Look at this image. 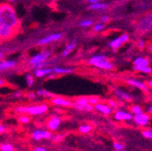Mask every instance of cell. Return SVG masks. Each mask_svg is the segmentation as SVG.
I'll return each mask as SVG.
<instances>
[{
	"label": "cell",
	"mask_w": 152,
	"mask_h": 151,
	"mask_svg": "<svg viewBox=\"0 0 152 151\" xmlns=\"http://www.w3.org/2000/svg\"><path fill=\"white\" fill-rule=\"evenodd\" d=\"M0 25L7 26L15 32L19 29L20 21L12 6L8 4H0Z\"/></svg>",
	"instance_id": "obj_1"
},
{
	"label": "cell",
	"mask_w": 152,
	"mask_h": 151,
	"mask_svg": "<svg viewBox=\"0 0 152 151\" xmlns=\"http://www.w3.org/2000/svg\"><path fill=\"white\" fill-rule=\"evenodd\" d=\"M89 63L100 68V69H103V70H111L113 69L114 65L112 63H110L108 58L104 55H101V54H97V55H93L92 57L89 60Z\"/></svg>",
	"instance_id": "obj_2"
},
{
	"label": "cell",
	"mask_w": 152,
	"mask_h": 151,
	"mask_svg": "<svg viewBox=\"0 0 152 151\" xmlns=\"http://www.w3.org/2000/svg\"><path fill=\"white\" fill-rule=\"evenodd\" d=\"M50 54H51V53L49 51H44V52H42L40 53L36 54L35 56H34L32 59H30L29 63H31L32 65H35V64H38V63H44L49 58Z\"/></svg>",
	"instance_id": "obj_3"
},
{
	"label": "cell",
	"mask_w": 152,
	"mask_h": 151,
	"mask_svg": "<svg viewBox=\"0 0 152 151\" xmlns=\"http://www.w3.org/2000/svg\"><path fill=\"white\" fill-rule=\"evenodd\" d=\"M16 34V32L7 26L0 25V37L2 41H6L8 39H11L12 37Z\"/></svg>",
	"instance_id": "obj_4"
},
{
	"label": "cell",
	"mask_w": 152,
	"mask_h": 151,
	"mask_svg": "<svg viewBox=\"0 0 152 151\" xmlns=\"http://www.w3.org/2000/svg\"><path fill=\"white\" fill-rule=\"evenodd\" d=\"M48 109L47 105H36V106H31L27 107V113L31 115H40L43 113L46 112Z\"/></svg>",
	"instance_id": "obj_5"
},
{
	"label": "cell",
	"mask_w": 152,
	"mask_h": 151,
	"mask_svg": "<svg viewBox=\"0 0 152 151\" xmlns=\"http://www.w3.org/2000/svg\"><path fill=\"white\" fill-rule=\"evenodd\" d=\"M62 36L63 34H52L46 37H45V38L41 39L39 42H38V44H40V45H43V44H46L48 43H51V42H53V41H57V40H59L62 38Z\"/></svg>",
	"instance_id": "obj_6"
},
{
	"label": "cell",
	"mask_w": 152,
	"mask_h": 151,
	"mask_svg": "<svg viewBox=\"0 0 152 151\" xmlns=\"http://www.w3.org/2000/svg\"><path fill=\"white\" fill-rule=\"evenodd\" d=\"M52 137L51 133L49 131H45V130H41V129H37L33 133V138L35 140H39V139H50Z\"/></svg>",
	"instance_id": "obj_7"
},
{
	"label": "cell",
	"mask_w": 152,
	"mask_h": 151,
	"mask_svg": "<svg viewBox=\"0 0 152 151\" xmlns=\"http://www.w3.org/2000/svg\"><path fill=\"white\" fill-rule=\"evenodd\" d=\"M53 73V69L50 68H37L34 70V76L38 78H42Z\"/></svg>",
	"instance_id": "obj_8"
},
{
	"label": "cell",
	"mask_w": 152,
	"mask_h": 151,
	"mask_svg": "<svg viewBox=\"0 0 152 151\" xmlns=\"http://www.w3.org/2000/svg\"><path fill=\"white\" fill-rule=\"evenodd\" d=\"M133 118V116L130 113L122 111V110H117L115 112V119L117 120H130Z\"/></svg>",
	"instance_id": "obj_9"
},
{
	"label": "cell",
	"mask_w": 152,
	"mask_h": 151,
	"mask_svg": "<svg viewBox=\"0 0 152 151\" xmlns=\"http://www.w3.org/2000/svg\"><path fill=\"white\" fill-rule=\"evenodd\" d=\"M134 120L137 124L139 125H142V126H146L148 123V120H149V118L148 115L146 114H143V113H140V114H137L135 117H134Z\"/></svg>",
	"instance_id": "obj_10"
},
{
	"label": "cell",
	"mask_w": 152,
	"mask_h": 151,
	"mask_svg": "<svg viewBox=\"0 0 152 151\" xmlns=\"http://www.w3.org/2000/svg\"><path fill=\"white\" fill-rule=\"evenodd\" d=\"M16 62L13 60H6L3 62H0V71H5L8 69H12L15 67Z\"/></svg>",
	"instance_id": "obj_11"
},
{
	"label": "cell",
	"mask_w": 152,
	"mask_h": 151,
	"mask_svg": "<svg viewBox=\"0 0 152 151\" xmlns=\"http://www.w3.org/2000/svg\"><path fill=\"white\" fill-rule=\"evenodd\" d=\"M127 82H128L129 84L132 85V86H135V87H137V88H140V89H141V90H145V91L148 90L147 85L144 84L141 81L134 80V79H128V80H127Z\"/></svg>",
	"instance_id": "obj_12"
},
{
	"label": "cell",
	"mask_w": 152,
	"mask_h": 151,
	"mask_svg": "<svg viewBox=\"0 0 152 151\" xmlns=\"http://www.w3.org/2000/svg\"><path fill=\"white\" fill-rule=\"evenodd\" d=\"M60 124H61V120L58 117L54 116V117H53L49 120V122H48V128L51 130H55V129L58 128V127L60 126Z\"/></svg>",
	"instance_id": "obj_13"
},
{
	"label": "cell",
	"mask_w": 152,
	"mask_h": 151,
	"mask_svg": "<svg viewBox=\"0 0 152 151\" xmlns=\"http://www.w3.org/2000/svg\"><path fill=\"white\" fill-rule=\"evenodd\" d=\"M52 102L55 105H58V106H72V102L69 101L68 100L60 98V97H54L52 100Z\"/></svg>",
	"instance_id": "obj_14"
},
{
	"label": "cell",
	"mask_w": 152,
	"mask_h": 151,
	"mask_svg": "<svg viewBox=\"0 0 152 151\" xmlns=\"http://www.w3.org/2000/svg\"><path fill=\"white\" fill-rule=\"evenodd\" d=\"M95 109H97L98 111L103 113V114H110L111 113V108L102 103L95 104Z\"/></svg>",
	"instance_id": "obj_15"
},
{
	"label": "cell",
	"mask_w": 152,
	"mask_h": 151,
	"mask_svg": "<svg viewBox=\"0 0 152 151\" xmlns=\"http://www.w3.org/2000/svg\"><path fill=\"white\" fill-rule=\"evenodd\" d=\"M115 93L117 94V96L122 100H125V101H131L132 100V97L129 95V94H128L127 92L120 90V89H115Z\"/></svg>",
	"instance_id": "obj_16"
},
{
	"label": "cell",
	"mask_w": 152,
	"mask_h": 151,
	"mask_svg": "<svg viewBox=\"0 0 152 151\" xmlns=\"http://www.w3.org/2000/svg\"><path fill=\"white\" fill-rule=\"evenodd\" d=\"M148 64H149L148 60L144 57H138L134 61L135 66H148Z\"/></svg>",
	"instance_id": "obj_17"
},
{
	"label": "cell",
	"mask_w": 152,
	"mask_h": 151,
	"mask_svg": "<svg viewBox=\"0 0 152 151\" xmlns=\"http://www.w3.org/2000/svg\"><path fill=\"white\" fill-rule=\"evenodd\" d=\"M107 7L106 4H102V3H94V4H91L89 6V8L91 10H103Z\"/></svg>",
	"instance_id": "obj_18"
},
{
	"label": "cell",
	"mask_w": 152,
	"mask_h": 151,
	"mask_svg": "<svg viewBox=\"0 0 152 151\" xmlns=\"http://www.w3.org/2000/svg\"><path fill=\"white\" fill-rule=\"evenodd\" d=\"M53 72H54L56 74H66V73L72 72V69H64V68L55 67V68L53 69Z\"/></svg>",
	"instance_id": "obj_19"
},
{
	"label": "cell",
	"mask_w": 152,
	"mask_h": 151,
	"mask_svg": "<svg viewBox=\"0 0 152 151\" xmlns=\"http://www.w3.org/2000/svg\"><path fill=\"white\" fill-rule=\"evenodd\" d=\"M76 105H79V106H86L89 104V98H86V97H82V98H78L77 100L75 101V103Z\"/></svg>",
	"instance_id": "obj_20"
},
{
	"label": "cell",
	"mask_w": 152,
	"mask_h": 151,
	"mask_svg": "<svg viewBox=\"0 0 152 151\" xmlns=\"http://www.w3.org/2000/svg\"><path fill=\"white\" fill-rule=\"evenodd\" d=\"M134 69L138 71H141L143 73H150L152 71V69L149 66H134Z\"/></svg>",
	"instance_id": "obj_21"
},
{
	"label": "cell",
	"mask_w": 152,
	"mask_h": 151,
	"mask_svg": "<svg viewBox=\"0 0 152 151\" xmlns=\"http://www.w3.org/2000/svg\"><path fill=\"white\" fill-rule=\"evenodd\" d=\"M121 44H122V43H121V39H120V37H117L116 39L112 40V41L110 43L109 45H110L111 48H113V49H118Z\"/></svg>",
	"instance_id": "obj_22"
},
{
	"label": "cell",
	"mask_w": 152,
	"mask_h": 151,
	"mask_svg": "<svg viewBox=\"0 0 152 151\" xmlns=\"http://www.w3.org/2000/svg\"><path fill=\"white\" fill-rule=\"evenodd\" d=\"M75 45H76V44H75V43H74V42H72V43L69 44L66 46V48L64 49V51L63 52L62 55H63V56H66V55H68V54L71 53V51L74 49Z\"/></svg>",
	"instance_id": "obj_23"
},
{
	"label": "cell",
	"mask_w": 152,
	"mask_h": 151,
	"mask_svg": "<svg viewBox=\"0 0 152 151\" xmlns=\"http://www.w3.org/2000/svg\"><path fill=\"white\" fill-rule=\"evenodd\" d=\"M37 95H40V96H48V97H54L53 94H52L51 92L45 90H37Z\"/></svg>",
	"instance_id": "obj_24"
},
{
	"label": "cell",
	"mask_w": 152,
	"mask_h": 151,
	"mask_svg": "<svg viewBox=\"0 0 152 151\" xmlns=\"http://www.w3.org/2000/svg\"><path fill=\"white\" fill-rule=\"evenodd\" d=\"M0 150L1 151H13L14 148L10 144H2V145H0Z\"/></svg>",
	"instance_id": "obj_25"
},
{
	"label": "cell",
	"mask_w": 152,
	"mask_h": 151,
	"mask_svg": "<svg viewBox=\"0 0 152 151\" xmlns=\"http://www.w3.org/2000/svg\"><path fill=\"white\" fill-rule=\"evenodd\" d=\"M93 24V22L90 19H87V20H83L80 23V26L82 27H88V26H91V25Z\"/></svg>",
	"instance_id": "obj_26"
},
{
	"label": "cell",
	"mask_w": 152,
	"mask_h": 151,
	"mask_svg": "<svg viewBox=\"0 0 152 151\" xmlns=\"http://www.w3.org/2000/svg\"><path fill=\"white\" fill-rule=\"evenodd\" d=\"M91 129V127L89 125H83L80 127V131L83 133H88V132Z\"/></svg>",
	"instance_id": "obj_27"
},
{
	"label": "cell",
	"mask_w": 152,
	"mask_h": 151,
	"mask_svg": "<svg viewBox=\"0 0 152 151\" xmlns=\"http://www.w3.org/2000/svg\"><path fill=\"white\" fill-rule=\"evenodd\" d=\"M132 112L134 113L135 115H137V114H140V113L142 112V109L140 106H133L132 107Z\"/></svg>",
	"instance_id": "obj_28"
},
{
	"label": "cell",
	"mask_w": 152,
	"mask_h": 151,
	"mask_svg": "<svg viewBox=\"0 0 152 151\" xmlns=\"http://www.w3.org/2000/svg\"><path fill=\"white\" fill-rule=\"evenodd\" d=\"M15 111L19 113H27V107H17L15 109Z\"/></svg>",
	"instance_id": "obj_29"
},
{
	"label": "cell",
	"mask_w": 152,
	"mask_h": 151,
	"mask_svg": "<svg viewBox=\"0 0 152 151\" xmlns=\"http://www.w3.org/2000/svg\"><path fill=\"white\" fill-rule=\"evenodd\" d=\"M103 28H104V25H103V24H97V25H95V26H93V30H94L95 32H100V31H102Z\"/></svg>",
	"instance_id": "obj_30"
},
{
	"label": "cell",
	"mask_w": 152,
	"mask_h": 151,
	"mask_svg": "<svg viewBox=\"0 0 152 151\" xmlns=\"http://www.w3.org/2000/svg\"><path fill=\"white\" fill-rule=\"evenodd\" d=\"M26 82H27L28 86H32L34 84V78L32 75H30V74L26 75Z\"/></svg>",
	"instance_id": "obj_31"
},
{
	"label": "cell",
	"mask_w": 152,
	"mask_h": 151,
	"mask_svg": "<svg viewBox=\"0 0 152 151\" xmlns=\"http://www.w3.org/2000/svg\"><path fill=\"white\" fill-rule=\"evenodd\" d=\"M120 39H121V41L122 44H123V43H126V42L129 40V35H128L127 34H121V35L120 36Z\"/></svg>",
	"instance_id": "obj_32"
},
{
	"label": "cell",
	"mask_w": 152,
	"mask_h": 151,
	"mask_svg": "<svg viewBox=\"0 0 152 151\" xmlns=\"http://www.w3.org/2000/svg\"><path fill=\"white\" fill-rule=\"evenodd\" d=\"M99 102V99L98 98H95V97H91V98H89V103L90 104H97Z\"/></svg>",
	"instance_id": "obj_33"
},
{
	"label": "cell",
	"mask_w": 152,
	"mask_h": 151,
	"mask_svg": "<svg viewBox=\"0 0 152 151\" xmlns=\"http://www.w3.org/2000/svg\"><path fill=\"white\" fill-rule=\"evenodd\" d=\"M143 136L148 139H152V131L151 130H146L143 132Z\"/></svg>",
	"instance_id": "obj_34"
},
{
	"label": "cell",
	"mask_w": 152,
	"mask_h": 151,
	"mask_svg": "<svg viewBox=\"0 0 152 151\" xmlns=\"http://www.w3.org/2000/svg\"><path fill=\"white\" fill-rule=\"evenodd\" d=\"M19 120H20V122H21V123L26 124V123H28V122L30 121V119H29L28 117H26V116H22Z\"/></svg>",
	"instance_id": "obj_35"
},
{
	"label": "cell",
	"mask_w": 152,
	"mask_h": 151,
	"mask_svg": "<svg viewBox=\"0 0 152 151\" xmlns=\"http://www.w3.org/2000/svg\"><path fill=\"white\" fill-rule=\"evenodd\" d=\"M123 145H121V144H120V143H117V142H115L114 143V148H115L116 150H121V149H122L123 148Z\"/></svg>",
	"instance_id": "obj_36"
},
{
	"label": "cell",
	"mask_w": 152,
	"mask_h": 151,
	"mask_svg": "<svg viewBox=\"0 0 152 151\" xmlns=\"http://www.w3.org/2000/svg\"><path fill=\"white\" fill-rule=\"evenodd\" d=\"M144 47H145V42L142 41V40H140V41L139 42V48H140V49H143Z\"/></svg>",
	"instance_id": "obj_37"
},
{
	"label": "cell",
	"mask_w": 152,
	"mask_h": 151,
	"mask_svg": "<svg viewBox=\"0 0 152 151\" xmlns=\"http://www.w3.org/2000/svg\"><path fill=\"white\" fill-rule=\"evenodd\" d=\"M109 20H110V18H109L107 15H104V16L102 17V23H107Z\"/></svg>",
	"instance_id": "obj_38"
},
{
	"label": "cell",
	"mask_w": 152,
	"mask_h": 151,
	"mask_svg": "<svg viewBox=\"0 0 152 151\" xmlns=\"http://www.w3.org/2000/svg\"><path fill=\"white\" fill-rule=\"evenodd\" d=\"M34 151H47L45 147H36V148H34Z\"/></svg>",
	"instance_id": "obj_39"
},
{
	"label": "cell",
	"mask_w": 152,
	"mask_h": 151,
	"mask_svg": "<svg viewBox=\"0 0 152 151\" xmlns=\"http://www.w3.org/2000/svg\"><path fill=\"white\" fill-rule=\"evenodd\" d=\"M109 104H110V105L111 107H113V108L117 106V104H116L115 102H114L113 101H109Z\"/></svg>",
	"instance_id": "obj_40"
},
{
	"label": "cell",
	"mask_w": 152,
	"mask_h": 151,
	"mask_svg": "<svg viewBox=\"0 0 152 151\" xmlns=\"http://www.w3.org/2000/svg\"><path fill=\"white\" fill-rule=\"evenodd\" d=\"M5 130H6V129H5V127H3L2 125H0V134L3 133V132H4Z\"/></svg>",
	"instance_id": "obj_41"
},
{
	"label": "cell",
	"mask_w": 152,
	"mask_h": 151,
	"mask_svg": "<svg viewBox=\"0 0 152 151\" xmlns=\"http://www.w3.org/2000/svg\"><path fill=\"white\" fill-rule=\"evenodd\" d=\"M88 1H89L91 4H94V3H97V2H99V0H88Z\"/></svg>",
	"instance_id": "obj_42"
},
{
	"label": "cell",
	"mask_w": 152,
	"mask_h": 151,
	"mask_svg": "<svg viewBox=\"0 0 152 151\" xmlns=\"http://www.w3.org/2000/svg\"><path fill=\"white\" fill-rule=\"evenodd\" d=\"M28 96H29V98H31V99H34V98H35V95H34V93H30Z\"/></svg>",
	"instance_id": "obj_43"
},
{
	"label": "cell",
	"mask_w": 152,
	"mask_h": 151,
	"mask_svg": "<svg viewBox=\"0 0 152 151\" xmlns=\"http://www.w3.org/2000/svg\"><path fill=\"white\" fill-rule=\"evenodd\" d=\"M5 81L4 80H2V79H0V86H3V85H5Z\"/></svg>",
	"instance_id": "obj_44"
},
{
	"label": "cell",
	"mask_w": 152,
	"mask_h": 151,
	"mask_svg": "<svg viewBox=\"0 0 152 151\" xmlns=\"http://www.w3.org/2000/svg\"><path fill=\"white\" fill-rule=\"evenodd\" d=\"M15 96H16V97H18V96H20L21 95V92L20 91H17V92H15V94H14Z\"/></svg>",
	"instance_id": "obj_45"
},
{
	"label": "cell",
	"mask_w": 152,
	"mask_h": 151,
	"mask_svg": "<svg viewBox=\"0 0 152 151\" xmlns=\"http://www.w3.org/2000/svg\"><path fill=\"white\" fill-rule=\"evenodd\" d=\"M148 85H149V87L152 88V80H150V81L148 82Z\"/></svg>",
	"instance_id": "obj_46"
},
{
	"label": "cell",
	"mask_w": 152,
	"mask_h": 151,
	"mask_svg": "<svg viewBox=\"0 0 152 151\" xmlns=\"http://www.w3.org/2000/svg\"><path fill=\"white\" fill-rule=\"evenodd\" d=\"M2 57H3V53H2V52H0V60L2 59Z\"/></svg>",
	"instance_id": "obj_47"
},
{
	"label": "cell",
	"mask_w": 152,
	"mask_h": 151,
	"mask_svg": "<svg viewBox=\"0 0 152 151\" xmlns=\"http://www.w3.org/2000/svg\"><path fill=\"white\" fill-rule=\"evenodd\" d=\"M148 110H149V112H151V113H152V106H150V107H149Z\"/></svg>",
	"instance_id": "obj_48"
},
{
	"label": "cell",
	"mask_w": 152,
	"mask_h": 151,
	"mask_svg": "<svg viewBox=\"0 0 152 151\" xmlns=\"http://www.w3.org/2000/svg\"><path fill=\"white\" fill-rule=\"evenodd\" d=\"M149 50H150V51H151V52H152V45H151V46H150V47H149Z\"/></svg>",
	"instance_id": "obj_49"
},
{
	"label": "cell",
	"mask_w": 152,
	"mask_h": 151,
	"mask_svg": "<svg viewBox=\"0 0 152 151\" xmlns=\"http://www.w3.org/2000/svg\"><path fill=\"white\" fill-rule=\"evenodd\" d=\"M9 1H10V2H15V0H9Z\"/></svg>",
	"instance_id": "obj_50"
},
{
	"label": "cell",
	"mask_w": 152,
	"mask_h": 151,
	"mask_svg": "<svg viewBox=\"0 0 152 151\" xmlns=\"http://www.w3.org/2000/svg\"><path fill=\"white\" fill-rule=\"evenodd\" d=\"M2 42V39H1V37H0V43H1Z\"/></svg>",
	"instance_id": "obj_51"
},
{
	"label": "cell",
	"mask_w": 152,
	"mask_h": 151,
	"mask_svg": "<svg viewBox=\"0 0 152 151\" xmlns=\"http://www.w3.org/2000/svg\"><path fill=\"white\" fill-rule=\"evenodd\" d=\"M117 151H125V150H122V149H121V150H117Z\"/></svg>",
	"instance_id": "obj_52"
},
{
	"label": "cell",
	"mask_w": 152,
	"mask_h": 151,
	"mask_svg": "<svg viewBox=\"0 0 152 151\" xmlns=\"http://www.w3.org/2000/svg\"><path fill=\"white\" fill-rule=\"evenodd\" d=\"M52 1H58V0H52Z\"/></svg>",
	"instance_id": "obj_53"
}]
</instances>
